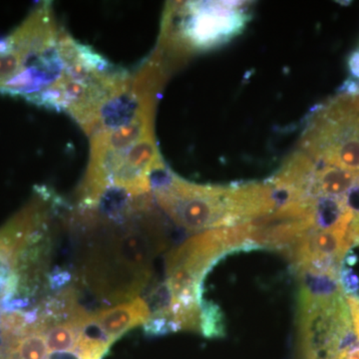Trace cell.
<instances>
[{
    "mask_svg": "<svg viewBox=\"0 0 359 359\" xmlns=\"http://www.w3.org/2000/svg\"><path fill=\"white\" fill-rule=\"evenodd\" d=\"M337 94L353 97L359 96V82L351 77L347 78L341 86L337 89Z\"/></svg>",
    "mask_w": 359,
    "mask_h": 359,
    "instance_id": "cell-13",
    "label": "cell"
},
{
    "mask_svg": "<svg viewBox=\"0 0 359 359\" xmlns=\"http://www.w3.org/2000/svg\"><path fill=\"white\" fill-rule=\"evenodd\" d=\"M299 151L318 165L359 174V96L337 94L309 116Z\"/></svg>",
    "mask_w": 359,
    "mask_h": 359,
    "instance_id": "cell-3",
    "label": "cell"
},
{
    "mask_svg": "<svg viewBox=\"0 0 359 359\" xmlns=\"http://www.w3.org/2000/svg\"><path fill=\"white\" fill-rule=\"evenodd\" d=\"M249 250L243 224L203 231L175 248L166 259L170 311L201 308L202 283L209 269L228 252Z\"/></svg>",
    "mask_w": 359,
    "mask_h": 359,
    "instance_id": "cell-2",
    "label": "cell"
},
{
    "mask_svg": "<svg viewBox=\"0 0 359 359\" xmlns=\"http://www.w3.org/2000/svg\"><path fill=\"white\" fill-rule=\"evenodd\" d=\"M152 182V195L177 226L191 233L235 226L233 186L200 185L165 170Z\"/></svg>",
    "mask_w": 359,
    "mask_h": 359,
    "instance_id": "cell-4",
    "label": "cell"
},
{
    "mask_svg": "<svg viewBox=\"0 0 359 359\" xmlns=\"http://www.w3.org/2000/svg\"><path fill=\"white\" fill-rule=\"evenodd\" d=\"M351 313V327L340 341L332 359H359V297H346Z\"/></svg>",
    "mask_w": 359,
    "mask_h": 359,
    "instance_id": "cell-10",
    "label": "cell"
},
{
    "mask_svg": "<svg viewBox=\"0 0 359 359\" xmlns=\"http://www.w3.org/2000/svg\"><path fill=\"white\" fill-rule=\"evenodd\" d=\"M91 314L96 327L113 344L132 328L145 325L150 320L151 309L147 302L137 297Z\"/></svg>",
    "mask_w": 359,
    "mask_h": 359,
    "instance_id": "cell-8",
    "label": "cell"
},
{
    "mask_svg": "<svg viewBox=\"0 0 359 359\" xmlns=\"http://www.w3.org/2000/svg\"><path fill=\"white\" fill-rule=\"evenodd\" d=\"M318 164L302 151L287 158L280 171L269 182L275 191L278 207L283 203L311 198V183Z\"/></svg>",
    "mask_w": 359,
    "mask_h": 359,
    "instance_id": "cell-7",
    "label": "cell"
},
{
    "mask_svg": "<svg viewBox=\"0 0 359 359\" xmlns=\"http://www.w3.org/2000/svg\"><path fill=\"white\" fill-rule=\"evenodd\" d=\"M166 169L155 135H151L116 160L110 172L108 193L116 190L130 199L150 195L153 177Z\"/></svg>",
    "mask_w": 359,
    "mask_h": 359,
    "instance_id": "cell-6",
    "label": "cell"
},
{
    "mask_svg": "<svg viewBox=\"0 0 359 359\" xmlns=\"http://www.w3.org/2000/svg\"><path fill=\"white\" fill-rule=\"evenodd\" d=\"M30 59L25 52L13 48L11 45L6 50L0 51V90L25 69Z\"/></svg>",
    "mask_w": 359,
    "mask_h": 359,
    "instance_id": "cell-11",
    "label": "cell"
},
{
    "mask_svg": "<svg viewBox=\"0 0 359 359\" xmlns=\"http://www.w3.org/2000/svg\"><path fill=\"white\" fill-rule=\"evenodd\" d=\"M247 1L174 2L167 6L157 50L171 63L229 43L252 15Z\"/></svg>",
    "mask_w": 359,
    "mask_h": 359,
    "instance_id": "cell-1",
    "label": "cell"
},
{
    "mask_svg": "<svg viewBox=\"0 0 359 359\" xmlns=\"http://www.w3.org/2000/svg\"><path fill=\"white\" fill-rule=\"evenodd\" d=\"M358 187L359 174L318 165L311 183V196L314 199L347 197Z\"/></svg>",
    "mask_w": 359,
    "mask_h": 359,
    "instance_id": "cell-9",
    "label": "cell"
},
{
    "mask_svg": "<svg viewBox=\"0 0 359 359\" xmlns=\"http://www.w3.org/2000/svg\"><path fill=\"white\" fill-rule=\"evenodd\" d=\"M201 332L208 337H221L224 332L223 314L212 304L202 302Z\"/></svg>",
    "mask_w": 359,
    "mask_h": 359,
    "instance_id": "cell-12",
    "label": "cell"
},
{
    "mask_svg": "<svg viewBox=\"0 0 359 359\" xmlns=\"http://www.w3.org/2000/svg\"><path fill=\"white\" fill-rule=\"evenodd\" d=\"M250 249L287 250L318 228V199L283 203L263 218L245 223Z\"/></svg>",
    "mask_w": 359,
    "mask_h": 359,
    "instance_id": "cell-5",
    "label": "cell"
},
{
    "mask_svg": "<svg viewBox=\"0 0 359 359\" xmlns=\"http://www.w3.org/2000/svg\"><path fill=\"white\" fill-rule=\"evenodd\" d=\"M13 276V273H11V269L4 261L0 259V294H1L2 290L6 287L7 282H8L9 278Z\"/></svg>",
    "mask_w": 359,
    "mask_h": 359,
    "instance_id": "cell-15",
    "label": "cell"
},
{
    "mask_svg": "<svg viewBox=\"0 0 359 359\" xmlns=\"http://www.w3.org/2000/svg\"><path fill=\"white\" fill-rule=\"evenodd\" d=\"M346 63L351 77L359 82V49L349 54Z\"/></svg>",
    "mask_w": 359,
    "mask_h": 359,
    "instance_id": "cell-14",
    "label": "cell"
}]
</instances>
